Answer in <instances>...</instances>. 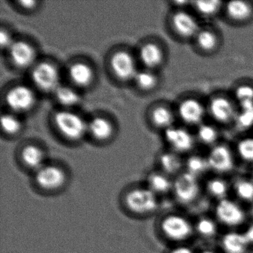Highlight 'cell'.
Here are the masks:
<instances>
[{
    "label": "cell",
    "instance_id": "obj_4",
    "mask_svg": "<svg viewBox=\"0 0 253 253\" xmlns=\"http://www.w3.org/2000/svg\"><path fill=\"white\" fill-rule=\"evenodd\" d=\"M160 229L167 239L176 242L188 239L193 232L190 222L183 216L176 214L165 216L160 223Z\"/></svg>",
    "mask_w": 253,
    "mask_h": 253
},
{
    "label": "cell",
    "instance_id": "obj_7",
    "mask_svg": "<svg viewBox=\"0 0 253 253\" xmlns=\"http://www.w3.org/2000/svg\"><path fill=\"white\" fill-rule=\"evenodd\" d=\"M207 109L198 99L186 97L177 106V115L183 124L191 126H199L204 123Z\"/></svg>",
    "mask_w": 253,
    "mask_h": 253
},
{
    "label": "cell",
    "instance_id": "obj_30",
    "mask_svg": "<svg viewBox=\"0 0 253 253\" xmlns=\"http://www.w3.org/2000/svg\"><path fill=\"white\" fill-rule=\"evenodd\" d=\"M234 94L239 107L253 106V85L251 84H242L237 85Z\"/></svg>",
    "mask_w": 253,
    "mask_h": 253
},
{
    "label": "cell",
    "instance_id": "obj_23",
    "mask_svg": "<svg viewBox=\"0 0 253 253\" xmlns=\"http://www.w3.org/2000/svg\"><path fill=\"white\" fill-rule=\"evenodd\" d=\"M69 77L72 82L79 86L89 85L94 78L92 69L85 63H75L69 68Z\"/></svg>",
    "mask_w": 253,
    "mask_h": 253
},
{
    "label": "cell",
    "instance_id": "obj_1",
    "mask_svg": "<svg viewBox=\"0 0 253 253\" xmlns=\"http://www.w3.org/2000/svg\"><path fill=\"white\" fill-rule=\"evenodd\" d=\"M121 202L126 211L135 217H147L159 208L158 197L144 184L127 189L123 194Z\"/></svg>",
    "mask_w": 253,
    "mask_h": 253
},
{
    "label": "cell",
    "instance_id": "obj_21",
    "mask_svg": "<svg viewBox=\"0 0 253 253\" xmlns=\"http://www.w3.org/2000/svg\"><path fill=\"white\" fill-rule=\"evenodd\" d=\"M221 246L226 253H246L250 244L244 234L229 232L222 238Z\"/></svg>",
    "mask_w": 253,
    "mask_h": 253
},
{
    "label": "cell",
    "instance_id": "obj_8",
    "mask_svg": "<svg viewBox=\"0 0 253 253\" xmlns=\"http://www.w3.org/2000/svg\"><path fill=\"white\" fill-rule=\"evenodd\" d=\"M32 78L35 85L44 91H55L60 83L57 67L48 62H42L34 68Z\"/></svg>",
    "mask_w": 253,
    "mask_h": 253
},
{
    "label": "cell",
    "instance_id": "obj_15",
    "mask_svg": "<svg viewBox=\"0 0 253 253\" xmlns=\"http://www.w3.org/2000/svg\"><path fill=\"white\" fill-rule=\"evenodd\" d=\"M8 51L11 61L17 67H29L35 61V48L26 41L13 42Z\"/></svg>",
    "mask_w": 253,
    "mask_h": 253
},
{
    "label": "cell",
    "instance_id": "obj_39",
    "mask_svg": "<svg viewBox=\"0 0 253 253\" xmlns=\"http://www.w3.org/2000/svg\"><path fill=\"white\" fill-rule=\"evenodd\" d=\"M243 234H244V237H245L249 244L250 245V244H253V224L248 226L245 232H243Z\"/></svg>",
    "mask_w": 253,
    "mask_h": 253
},
{
    "label": "cell",
    "instance_id": "obj_16",
    "mask_svg": "<svg viewBox=\"0 0 253 253\" xmlns=\"http://www.w3.org/2000/svg\"><path fill=\"white\" fill-rule=\"evenodd\" d=\"M223 8L228 18L238 24L247 23L253 17V4L247 1H230L226 2Z\"/></svg>",
    "mask_w": 253,
    "mask_h": 253
},
{
    "label": "cell",
    "instance_id": "obj_37",
    "mask_svg": "<svg viewBox=\"0 0 253 253\" xmlns=\"http://www.w3.org/2000/svg\"><path fill=\"white\" fill-rule=\"evenodd\" d=\"M237 195L246 201H253V181L250 180H240L235 184Z\"/></svg>",
    "mask_w": 253,
    "mask_h": 253
},
{
    "label": "cell",
    "instance_id": "obj_34",
    "mask_svg": "<svg viewBox=\"0 0 253 253\" xmlns=\"http://www.w3.org/2000/svg\"><path fill=\"white\" fill-rule=\"evenodd\" d=\"M197 232L204 238H212L217 234V226L212 219L202 217L195 225Z\"/></svg>",
    "mask_w": 253,
    "mask_h": 253
},
{
    "label": "cell",
    "instance_id": "obj_17",
    "mask_svg": "<svg viewBox=\"0 0 253 253\" xmlns=\"http://www.w3.org/2000/svg\"><path fill=\"white\" fill-rule=\"evenodd\" d=\"M173 180L163 171H152L146 177L145 186L159 197L172 191Z\"/></svg>",
    "mask_w": 253,
    "mask_h": 253
},
{
    "label": "cell",
    "instance_id": "obj_12",
    "mask_svg": "<svg viewBox=\"0 0 253 253\" xmlns=\"http://www.w3.org/2000/svg\"><path fill=\"white\" fill-rule=\"evenodd\" d=\"M207 158L210 169L216 172H229L235 164L232 150L226 145L220 143L211 147Z\"/></svg>",
    "mask_w": 253,
    "mask_h": 253
},
{
    "label": "cell",
    "instance_id": "obj_28",
    "mask_svg": "<svg viewBox=\"0 0 253 253\" xmlns=\"http://www.w3.org/2000/svg\"><path fill=\"white\" fill-rule=\"evenodd\" d=\"M184 166L187 172L193 174L197 177L210 169L207 158L199 155L189 156L184 163Z\"/></svg>",
    "mask_w": 253,
    "mask_h": 253
},
{
    "label": "cell",
    "instance_id": "obj_38",
    "mask_svg": "<svg viewBox=\"0 0 253 253\" xmlns=\"http://www.w3.org/2000/svg\"><path fill=\"white\" fill-rule=\"evenodd\" d=\"M12 40L9 34L5 30H1L0 32V44L2 48H9L13 43Z\"/></svg>",
    "mask_w": 253,
    "mask_h": 253
},
{
    "label": "cell",
    "instance_id": "obj_43",
    "mask_svg": "<svg viewBox=\"0 0 253 253\" xmlns=\"http://www.w3.org/2000/svg\"></svg>",
    "mask_w": 253,
    "mask_h": 253
},
{
    "label": "cell",
    "instance_id": "obj_29",
    "mask_svg": "<svg viewBox=\"0 0 253 253\" xmlns=\"http://www.w3.org/2000/svg\"><path fill=\"white\" fill-rule=\"evenodd\" d=\"M54 92L59 103L63 106H75L81 101L79 94L70 87L60 85Z\"/></svg>",
    "mask_w": 253,
    "mask_h": 253
},
{
    "label": "cell",
    "instance_id": "obj_33",
    "mask_svg": "<svg viewBox=\"0 0 253 253\" xmlns=\"http://www.w3.org/2000/svg\"><path fill=\"white\" fill-rule=\"evenodd\" d=\"M137 85L143 90H152L158 85V77L150 71L137 72L134 78Z\"/></svg>",
    "mask_w": 253,
    "mask_h": 253
},
{
    "label": "cell",
    "instance_id": "obj_31",
    "mask_svg": "<svg viewBox=\"0 0 253 253\" xmlns=\"http://www.w3.org/2000/svg\"><path fill=\"white\" fill-rule=\"evenodd\" d=\"M235 124L241 130H247L253 127V106L239 107Z\"/></svg>",
    "mask_w": 253,
    "mask_h": 253
},
{
    "label": "cell",
    "instance_id": "obj_36",
    "mask_svg": "<svg viewBox=\"0 0 253 253\" xmlns=\"http://www.w3.org/2000/svg\"><path fill=\"white\" fill-rule=\"evenodd\" d=\"M1 126L6 134H14L21 128V122L14 115L5 114L1 117Z\"/></svg>",
    "mask_w": 253,
    "mask_h": 253
},
{
    "label": "cell",
    "instance_id": "obj_25",
    "mask_svg": "<svg viewBox=\"0 0 253 253\" xmlns=\"http://www.w3.org/2000/svg\"><path fill=\"white\" fill-rule=\"evenodd\" d=\"M220 134L218 130L214 126L210 124H202L197 127L195 138L200 143L205 146H212L217 144Z\"/></svg>",
    "mask_w": 253,
    "mask_h": 253
},
{
    "label": "cell",
    "instance_id": "obj_20",
    "mask_svg": "<svg viewBox=\"0 0 253 253\" xmlns=\"http://www.w3.org/2000/svg\"><path fill=\"white\" fill-rule=\"evenodd\" d=\"M140 58L149 69H155L162 64L164 54L161 47L153 42L145 44L140 50Z\"/></svg>",
    "mask_w": 253,
    "mask_h": 253
},
{
    "label": "cell",
    "instance_id": "obj_35",
    "mask_svg": "<svg viewBox=\"0 0 253 253\" xmlns=\"http://www.w3.org/2000/svg\"><path fill=\"white\" fill-rule=\"evenodd\" d=\"M237 152L241 159L253 163V137H244L237 144Z\"/></svg>",
    "mask_w": 253,
    "mask_h": 253
},
{
    "label": "cell",
    "instance_id": "obj_22",
    "mask_svg": "<svg viewBox=\"0 0 253 253\" xmlns=\"http://www.w3.org/2000/svg\"><path fill=\"white\" fill-rule=\"evenodd\" d=\"M159 164L161 171L167 174V175H178L180 174L184 163L182 161L179 154L170 151L161 154L159 158Z\"/></svg>",
    "mask_w": 253,
    "mask_h": 253
},
{
    "label": "cell",
    "instance_id": "obj_19",
    "mask_svg": "<svg viewBox=\"0 0 253 253\" xmlns=\"http://www.w3.org/2000/svg\"><path fill=\"white\" fill-rule=\"evenodd\" d=\"M195 44L204 54H212L220 45L218 35L212 29H201L195 38Z\"/></svg>",
    "mask_w": 253,
    "mask_h": 253
},
{
    "label": "cell",
    "instance_id": "obj_5",
    "mask_svg": "<svg viewBox=\"0 0 253 253\" xmlns=\"http://www.w3.org/2000/svg\"><path fill=\"white\" fill-rule=\"evenodd\" d=\"M207 112L215 122L223 125L235 123L238 108L235 102L224 95L213 96L207 105Z\"/></svg>",
    "mask_w": 253,
    "mask_h": 253
},
{
    "label": "cell",
    "instance_id": "obj_6",
    "mask_svg": "<svg viewBox=\"0 0 253 253\" xmlns=\"http://www.w3.org/2000/svg\"><path fill=\"white\" fill-rule=\"evenodd\" d=\"M172 192L179 202L183 204L192 202L199 195L198 177L187 171L180 173L173 180Z\"/></svg>",
    "mask_w": 253,
    "mask_h": 253
},
{
    "label": "cell",
    "instance_id": "obj_42",
    "mask_svg": "<svg viewBox=\"0 0 253 253\" xmlns=\"http://www.w3.org/2000/svg\"><path fill=\"white\" fill-rule=\"evenodd\" d=\"M201 253H216L215 252L212 251V250H204V251H203Z\"/></svg>",
    "mask_w": 253,
    "mask_h": 253
},
{
    "label": "cell",
    "instance_id": "obj_9",
    "mask_svg": "<svg viewBox=\"0 0 253 253\" xmlns=\"http://www.w3.org/2000/svg\"><path fill=\"white\" fill-rule=\"evenodd\" d=\"M171 25L174 33L183 40L195 39L201 30L197 19L183 9L177 10L172 14Z\"/></svg>",
    "mask_w": 253,
    "mask_h": 253
},
{
    "label": "cell",
    "instance_id": "obj_32",
    "mask_svg": "<svg viewBox=\"0 0 253 253\" xmlns=\"http://www.w3.org/2000/svg\"><path fill=\"white\" fill-rule=\"evenodd\" d=\"M207 190L211 196L218 199H225L227 195L229 187L226 182L223 179L215 177L211 179L207 183Z\"/></svg>",
    "mask_w": 253,
    "mask_h": 253
},
{
    "label": "cell",
    "instance_id": "obj_24",
    "mask_svg": "<svg viewBox=\"0 0 253 253\" xmlns=\"http://www.w3.org/2000/svg\"><path fill=\"white\" fill-rule=\"evenodd\" d=\"M88 129L93 137L99 140H107L113 132L112 124L101 117L93 118L88 125Z\"/></svg>",
    "mask_w": 253,
    "mask_h": 253
},
{
    "label": "cell",
    "instance_id": "obj_40",
    "mask_svg": "<svg viewBox=\"0 0 253 253\" xmlns=\"http://www.w3.org/2000/svg\"><path fill=\"white\" fill-rule=\"evenodd\" d=\"M169 253H194V252L189 247L180 246V247H177L172 249L169 252Z\"/></svg>",
    "mask_w": 253,
    "mask_h": 253
},
{
    "label": "cell",
    "instance_id": "obj_11",
    "mask_svg": "<svg viewBox=\"0 0 253 253\" xmlns=\"http://www.w3.org/2000/svg\"><path fill=\"white\" fill-rule=\"evenodd\" d=\"M35 101V93L26 85L13 87L7 91L5 95V103L14 112H27L33 107Z\"/></svg>",
    "mask_w": 253,
    "mask_h": 253
},
{
    "label": "cell",
    "instance_id": "obj_13",
    "mask_svg": "<svg viewBox=\"0 0 253 253\" xmlns=\"http://www.w3.org/2000/svg\"><path fill=\"white\" fill-rule=\"evenodd\" d=\"M217 219L226 226H236L245 220V212L242 207L232 200H220L215 207Z\"/></svg>",
    "mask_w": 253,
    "mask_h": 253
},
{
    "label": "cell",
    "instance_id": "obj_3",
    "mask_svg": "<svg viewBox=\"0 0 253 253\" xmlns=\"http://www.w3.org/2000/svg\"><path fill=\"white\" fill-rule=\"evenodd\" d=\"M54 121L57 129L69 140H78L82 138L88 129V126L82 118L69 111L57 112Z\"/></svg>",
    "mask_w": 253,
    "mask_h": 253
},
{
    "label": "cell",
    "instance_id": "obj_26",
    "mask_svg": "<svg viewBox=\"0 0 253 253\" xmlns=\"http://www.w3.org/2000/svg\"><path fill=\"white\" fill-rule=\"evenodd\" d=\"M151 117L152 122L158 128L167 130V128L173 126L174 121V114L167 106H157L152 110Z\"/></svg>",
    "mask_w": 253,
    "mask_h": 253
},
{
    "label": "cell",
    "instance_id": "obj_27",
    "mask_svg": "<svg viewBox=\"0 0 253 253\" xmlns=\"http://www.w3.org/2000/svg\"><path fill=\"white\" fill-rule=\"evenodd\" d=\"M195 11L206 18L215 17L223 8V2L217 0L211 1H195L192 2Z\"/></svg>",
    "mask_w": 253,
    "mask_h": 253
},
{
    "label": "cell",
    "instance_id": "obj_41",
    "mask_svg": "<svg viewBox=\"0 0 253 253\" xmlns=\"http://www.w3.org/2000/svg\"><path fill=\"white\" fill-rule=\"evenodd\" d=\"M19 3L23 8L29 10L35 8V5H37V2L35 1H20Z\"/></svg>",
    "mask_w": 253,
    "mask_h": 253
},
{
    "label": "cell",
    "instance_id": "obj_2",
    "mask_svg": "<svg viewBox=\"0 0 253 253\" xmlns=\"http://www.w3.org/2000/svg\"><path fill=\"white\" fill-rule=\"evenodd\" d=\"M67 171L55 164H45L34 173V185L38 190L45 194L59 193L69 183Z\"/></svg>",
    "mask_w": 253,
    "mask_h": 253
},
{
    "label": "cell",
    "instance_id": "obj_18",
    "mask_svg": "<svg viewBox=\"0 0 253 253\" xmlns=\"http://www.w3.org/2000/svg\"><path fill=\"white\" fill-rule=\"evenodd\" d=\"M20 158L24 167L33 171L34 173L46 164L43 151L35 145L25 146L20 154Z\"/></svg>",
    "mask_w": 253,
    "mask_h": 253
},
{
    "label": "cell",
    "instance_id": "obj_14",
    "mask_svg": "<svg viewBox=\"0 0 253 253\" xmlns=\"http://www.w3.org/2000/svg\"><path fill=\"white\" fill-rule=\"evenodd\" d=\"M111 66L114 74L123 81L134 78L137 72L134 58L126 51L115 53L111 59Z\"/></svg>",
    "mask_w": 253,
    "mask_h": 253
},
{
    "label": "cell",
    "instance_id": "obj_10",
    "mask_svg": "<svg viewBox=\"0 0 253 253\" xmlns=\"http://www.w3.org/2000/svg\"><path fill=\"white\" fill-rule=\"evenodd\" d=\"M165 139L171 151L179 155L190 152L195 147L196 140L189 130L174 126L165 130Z\"/></svg>",
    "mask_w": 253,
    "mask_h": 253
}]
</instances>
